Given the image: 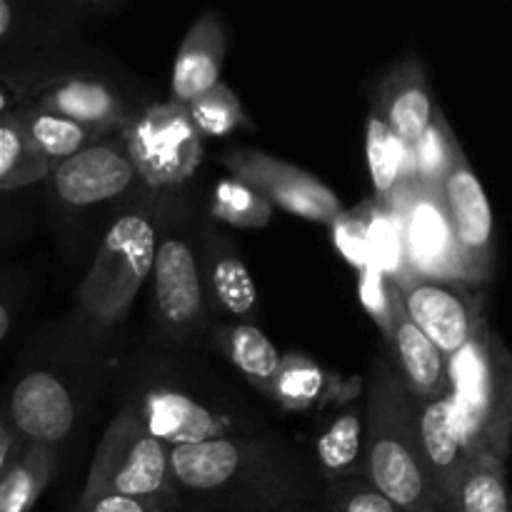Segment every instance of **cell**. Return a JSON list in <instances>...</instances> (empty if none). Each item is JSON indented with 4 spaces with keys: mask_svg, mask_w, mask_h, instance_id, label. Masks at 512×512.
I'll list each match as a JSON object with an SVG mask.
<instances>
[{
    "mask_svg": "<svg viewBox=\"0 0 512 512\" xmlns=\"http://www.w3.org/2000/svg\"><path fill=\"white\" fill-rule=\"evenodd\" d=\"M108 0L23 3L0 0V70H40L43 55L63 43L80 23L98 13H115Z\"/></svg>",
    "mask_w": 512,
    "mask_h": 512,
    "instance_id": "9c48e42d",
    "label": "cell"
},
{
    "mask_svg": "<svg viewBox=\"0 0 512 512\" xmlns=\"http://www.w3.org/2000/svg\"><path fill=\"white\" fill-rule=\"evenodd\" d=\"M325 375L313 360L303 355H283V365L273 385V403L288 410H308L325 390Z\"/></svg>",
    "mask_w": 512,
    "mask_h": 512,
    "instance_id": "d6a6232c",
    "label": "cell"
},
{
    "mask_svg": "<svg viewBox=\"0 0 512 512\" xmlns=\"http://www.w3.org/2000/svg\"><path fill=\"white\" fill-rule=\"evenodd\" d=\"M48 180L55 198L68 208H93V205L110 203L143 185L120 130L103 135L73 158L55 163Z\"/></svg>",
    "mask_w": 512,
    "mask_h": 512,
    "instance_id": "4fadbf2b",
    "label": "cell"
},
{
    "mask_svg": "<svg viewBox=\"0 0 512 512\" xmlns=\"http://www.w3.org/2000/svg\"><path fill=\"white\" fill-rule=\"evenodd\" d=\"M200 275L208 310L250 323L258 318V288L238 245L218 225H200Z\"/></svg>",
    "mask_w": 512,
    "mask_h": 512,
    "instance_id": "e0dca14e",
    "label": "cell"
},
{
    "mask_svg": "<svg viewBox=\"0 0 512 512\" xmlns=\"http://www.w3.org/2000/svg\"><path fill=\"white\" fill-rule=\"evenodd\" d=\"M178 512H248L318 500L313 473L278 438L213 440L168 448Z\"/></svg>",
    "mask_w": 512,
    "mask_h": 512,
    "instance_id": "6da1fadb",
    "label": "cell"
},
{
    "mask_svg": "<svg viewBox=\"0 0 512 512\" xmlns=\"http://www.w3.org/2000/svg\"><path fill=\"white\" fill-rule=\"evenodd\" d=\"M70 512H178L170 505L158 503L148 498H128V495H80L78 503Z\"/></svg>",
    "mask_w": 512,
    "mask_h": 512,
    "instance_id": "8d00e7d4",
    "label": "cell"
},
{
    "mask_svg": "<svg viewBox=\"0 0 512 512\" xmlns=\"http://www.w3.org/2000/svg\"><path fill=\"white\" fill-rule=\"evenodd\" d=\"M438 195L448 215L463 283H490L495 275L493 208L463 148L455 153L448 173L440 180Z\"/></svg>",
    "mask_w": 512,
    "mask_h": 512,
    "instance_id": "30bf717a",
    "label": "cell"
},
{
    "mask_svg": "<svg viewBox=\"0 0 512 512\" xmlns=\"http://www.w3.org/2000/svg\"><path fill=\"white\" fill-rule=\"evenodd\" d=\"M3 415L20 440L60 448L78 423V395L63 375L33 368L13 385Z\"/></svg>",
    "mask_w": 512,
    "mask_h": 512,
    "instance_id": "2e32d148",
    "label": "cell"
},
{
    "mask_svg": "<svg viewBox=\"0 0 512 512\" xmlns=\"http://www.w3.org/2000/svg\"><path fill=\"white\" fill-rule=\"evenodd\" d=\"M223 165L235 180L263 195L273 208L310 223L330 225L345 210L338 193L323 180L263 150L233 148L223 155Z\"/></svg>",
    "mask_w": 512,
    "mask_h": 512,
    "instance_id": "8fae6325",
    "label": "cell"
},
{
    "mask_svg": "<svg viewBox=\"0 0 512 512\" xmlns=\"http://www.w3.org/2000/svg\"><path fill=\"white\" fill-rule=\"evenodd\" d=\"M23 105L63 115L103 135L120 130L135 115L113 80L88 70L45 75L40 70L30 80Z\"/></svg>",
    "mask_w": 512,
    "mask_h": 512,
    "instance_id": "5bb4252c",
    "label": "cell"
},
{
    "mask_svg": "<svg viewBox=\"0 0 512 512\" xmlns=\"http://www.w3.org/2000/svg\"><path fill=\"white\" fill-rule=\"evenodd\" d=\"M20 130H23L25 140L30 148L53 168L55 163L73 158L83 148L93 145L95 140L103 138V133L85 125L73 123V120L63 118V115L48 113V110L33 108V105H20L15 110Z\"/></svg>",
    "mask_w": 512,
    "mask_h": 512,
    "instance_id": "484cf974",
    "label": "cell"
},
{
    "mask_svg": "<svg viewBox=\"0 0 512 512\" xmlns=\"http://www.w3.org/2000/svg\"><path fill=\"white\" fill-rule=\"evenodd\" d=\"M410 323L445 355L453 358L470 338L478 318L480 303L468 293V285L458 280L415 278L395 285Z\"/></svg>",
    "mask_w": 512,
    "mask_h": 512,
    "instance_id": "9a60e30c",
    "label": "cell"
},
{
    "mask_svg": "<svg viewBox=\"0 0 512 512\" xmlns=\"http://www.w3.org/2000/svg\"><path fill=\"white\" fill-rule=\"evenodd\" d=\"M225 53H228V30L215 10H203L185 33L170 73V100L188 105L205 90L220 83Z\"/></svg>",
    "mask_w": 512,
    "mask_h": 512,
    "instance_id": "ffe728a7",
    "label": "cell"
},
{
    "mask_svg": "<svg viewBox=\"0 0 512 512\" xmlns=\"http://www.w3.org/2000/svg\"><path fill=\"white\" fill-rule=\"evenodd\" d=\"M158 233V193L135 200L105 233L103 245L78 288L80 328L93 340L113 333L128 318L150 278Z\"/></svg>",
    "mask_w": 512,
    "mask_h": 512,
    "instance_id": "3957f363",
    "label": "cell"
},
{
    "mask_svg": "<svg viewBox=\"0 0 512 512\" xmlns=\"http://www.w3.org/2000/svg\"><path fill=\"white\" fill-rule=\"evenodd\" d=\"M48 173L50 165L30 148L15 113L0 120V193L40 183Z\"/></svg>",
    "mask_w": 512,
    "mask_h": 512,
    "instance_id": "f1b7e54d",
    "label": "cell"
},
{
    "mask_svg": "<svg viewBox=\"0 0 512 512\" xmlns=\"http://www.w3.org/2000/svg\"><path fill=\"white\" fill-rule=\"evenodd\" d=\"M125 400L165 448L275 435L240 398L223 400L215 388H198L188 380H140Z\"/></svg>",
    "mask_w": 512,
    "mask_h": 512,
    "instance_id": "8992f818",
    "label": "cell"
},
{
    "mask_svg": "<svg viewBox=\"0 0 512 512\" xmlns=\"http://www.w3.org/2000/svg\"><path fill=\"white\" fill-rule=\"evenodd\" d=\"M363 478L405 512H445L420 453L413 400L388 358L375 360L370 373L363 410Z\"/></svg>",
    "mask_w": 512,
    "mask_h": 512,
    "instance_id": "7a4b0ae2",
    "label": "cell"
},
{
    "mask_svg": "<svg viewBox=\"0 0 512 512\" xmlns=\"http://www.w3.org/2000/svg\"><path fill=\"white\" fill-rule=\"evenodd\" d=\"M413 400V398H410ZM415 430H418L420 453H423L425 470H428L433 488L440 503H448L453 485L458 480L460 468L465 463L463 433H460L458 408L453 393H445L433 400H413Z\"/></svg>",
    "mask_w": 512,
    "mask_h": 512,
    "instance_id": "d6986e66",
    "label": "cell"
},
{
    "mask_svg": "<svg viewBox=\"0 0 512 512\" xmlns=\"http://www.w3.org/2000/svg\"><path fill=\"white\" fill-rule=\"evenodd\" d=\"M273 220V205L235 178H223L208 195V223H225L233 228H265Z\"/></svg>",
    "mask_w": 512,
    "mask_h": 512,
    "instance_id": "83f0119b",
    "label": "cell"
},
{
    "mask_svg": "<svg viewBox=\"0 0 512 512\" xmlns=\"http://www.w3.org/2000/svg\"><path fill=\"white\" fill-rule=\"evenodd\" d=\"M188 210L173 193H158V233L150 268V310L155 338L165 348H185L208 333V303L200 275V230L193 235Z\"/></svg>",
    "mask_w": 512,
    "mask_h": 512,
    "instance_id": "277c9868",
    "label": "cell"
},
{
    "mask_svg": "<svg viewBox=\"0 0 512 512\" xmlns=\"http://www.w3.org/2000/svg\"><path fill=\"white\" fill-rule=\"evenodd\" d=\"M460 150L458 138H455L453 128L448 125L445 115L440 108H435L433 120L425 128V133L410 148V158H413V178L420 185L430 190H438L440 180L448 173L450 163H453L455 153Z\"/></svg>",
    "mask_w": 512,
    "mask_h": 512,
    "instance_id": "1f68e13d",
    "label": "cell"
},
{
    "mask_svg": "<svg viewBox=\"0 0 512 512\" xmlns=\"http://www.w3.org/2000/svg\"><path fill=\"white\" fill-rule=\"evenodd\" d=\"M313 455L323 483L345 475H363V410L348 408L335 413L315 435Z\"/></svg>",
    "mask_w": 512,
    "mask_h": 512,
    "instance_id": "4316f807",
    "label": "cell"
},
{
    "mask_svg": "<svg viewBox=\"0 0 512 512\" xmlns=\"http://www.w3.org/2000/svg\"><path fill=\"white\" fill-rule=\"evenodd\" d=\"M368 255L370 265L378 268L393 285L410 278L398 215L393 208L378 205L375 200H368Z\"/></svg>",
    "mask_w": 512,
    "mask_h": 512,
    "instance_id": "f546056e",
    "label": "cell"
},
{
    "mask_svg": "<svg viewBox=\"0 0 512 512\" xmlns=\"http://www.w3.org/2000/svg\"><path fill=\"white\" fill-rule=\"evenodd\" d=\"M100 493L158 500L178 510L168 448L150 435L128 400L105 428L80 495Z\"/></svg>",
    "mask_w": 512,
    "mask_h": 512,
    "instance_id": "52a82bcc",
    "label": "cell"
},
{
    "mask_svg": "<svg viewBox=\"0 0 512 512\" xmlns=\"http://www.w3.org/2000/svg\"><path fill=\"white\" fill-rule=\"evenodd\" d=\"M18 448H20V438L15 435V430L10 428V423L3 415V408H0V475H3L5 465L13 460V455L18 453Z\"/></svg>",
    "mask_w": 512,
    "mask_h": 512,
    "instance_id": "f35d334b",
    "label": "cell"
},
{
    "mask_svg": "<svg viewBox=\"0 0 512 512\" xmlns=\"http://www.w3.org/2000/svg\"><path fill=\"white\" fill-rule=\"evenodd\" d=\"M445 512H510L505 460L490 450L465 455Z\"/></svg>",
    "mask_w": 512,
    "mask_h": 512,
    "instance_id": "cb8c5ba5",
    "label": "cell"
},
{
    "mask_svg": "<svg viewBox=\"0 0 512 512\" xmlns=\"http://www.w3.org/2000/svg\"><path fill=\"white\" fill-rule=\"evenodd\" d=\"M15 323V313H13V303H10L8 295L0 290V345L5 343V338L10 335Z\"/></svg>",
    "mask_w": 512,
    "mask_h": 512,
    "instance_id": "60d3db41",
    "label": "cell"
},
{
    "mask_svg": "<svg viewBox=\"0 0 512 512\" xmlns=\"http://www.w3.org/2000/svg\"><path fill=\"white\" fill-rule=\"evenodd\" d=\"M38 73L40 70H0V120L25 103L30 80Z\"/></svg>",
    "mask_w": 512,
    "mask_h": 512,
    "instance_id": "74e56055",
    "label": "cell"
},
{
    "mask_svg": "<svg viewBox=\"0 0 512 512\" xmlns=\"http://www.w3.org/2000/svg\"><path fill=\"white\" fill-rule=\"evenodd\" d=\"M330 238L335 250L345 258V263L355 270L370 265L368 255V200L358 208L343 210L338 218L330 223Z\"/></svg>",
    "mask_w": 512,
    "mask_h": 512,
    "instance_id": "e575fe53",
    "label": "cell"
},
{
    "mask_svg": "<svg viewBox=\"0 0 512 512\" xmlns=\"http://www.w3.org/2000/svg\"><path fill=\"white\" fill-rule=\"evenodd\" d=\"M390 350H393L395 375L400 385L413 400H433L450 390V368L448 358L410 323L400 303L398 288L393 295V310H390V330L385 335Z\"/></svg>",
    "mask_w": 512,
    "mask_h": 512,
    "instance_id": "ac0fdd59",
    "label": "cell"
},
{
    "mask_svg": "<svg viewBox=\"0 0 512 512\" xmlns=\"http://www.w3.org/2000/svg\"><path fill=\"white\" fill-rule=\"evenodd\" d=\"M320 510L323 512H405L385 498L363 475L325 480L320 490Z\"/></svg>",
    "mask_w": 512,
    "mask_h": 512,
    "instance_id": "836d02e7",
    "label": "cell"
},
{
    "mask_svg": "<svg viewBox=\"0 0 512 512\" xmlns=\"http://www.w3.org/2000/svg\"><path fill=\"white\" fill-rule=\"evenodd\" d=\"M0 215H3V208H0Z\"/></svg>",
    "mask_w": 512,
    "mask_h": 512,
    "instance_id": "b9f144b4",
    "label": "cell"
},
{
    "mask_svg": "<svg viewBox=\"0 0 512 512\" xmlns=\"http://www.w3.org/2000/svg\"><path fill=\"white\" fill-rule=\"evenodd\" d=\"M365 155H368V170L373 180L370 200L390 208L395 190L405 178L413 175V158H410L408 145L388 128L375 105L365 120Z\"/></svg>",
    "mask_w": 512,
    "mask_h": 512,
    "instance_id": "d4e9b609",
    "label": "cell"
},
{
    "mask_svg": "<svg viewBox=\"0 0 512 512\" xmlns=\"http://www.w3.org/2000/svg\"><path fill=\"white\" fill-rule=\"evenodd\" d=\"M358 295L360 303H363L365 313L373 318V323L378 325L380 333L388 335L390 330V310H393V295L395 285L380 273L373 265H365L358 270Z\"/></svg>",
    "mask_w": 512,
    "mask_h": 512,
    "instance_id": "d590c367",
    "label": "cell"
},
{
    "mask_svg": "<svg viewBox=\"0 0 512 512\" xmlns=\"http://www.w3.org/2000/svg\"><path fill=\"white\" fill-rule=\"evenodd\" d=\"M448 368L465 453L490 450L500 460H508L512 360L485 315L475 323L473 338L448 360Z\"/></svg>",
    "mask_w": 512,
    "mask_h": 512,
    "instance_id": "5b68a950",
    "label": "cell"
},
{
    "mask_svg": "<svg viewBox=\"0 0 512 512\" xmlns=\"http://www.w3.org/2000/svg\"><path fill=\"white\" fill-rule=\"evenodd\" d=\"M138 178L150 193H173L203 160V138L185 105L163 100L145 105L120 128Z\"/></svg>",
    "mask_w": 512,
    "mask_h": 512,
    "instance_id": "ba28073f",
    "label": "cell"
},
{
    "mask_svg": "<svg viewBox=\"0 0 512 512\" xmlns=\"http://www.w3.org/2000/svg\"><path fill=\"white\" fill-rule=\"evenodd\" d=\"M373 105L383 115L388 128L408 148H413V143L425 133L435 108H438L430 95L428 75H425L423 60L418 53L405 55L385 70Z\"/></svg>",
    "mask_w": 512,
    "mask_h": 512,
    "instance_id": "44dd1931",
    "label": "cell"
},
{
    "mask_svg": "<svg viewBox=\"0 0 512 512\" xmlns=\"http://www.w3.org/2000/svg\"><path fill=\"white\" fill-rule=\"evenodd\" d=\"M248 512H323V510H320V498H318V500H288V503H278V505H270V508L248 510Z\"/></svg>",
    "mask_w": 512,
    "mask_h": 512,
    "instance_id": "ab89813d",
    "label": "cell"
},
{
    "mask_svg": "<svg viewBox=\"0 0 512 512\" xmlns=\"http://www.w3.org/2000/svg\"><path fill=\"white\" fill-rule=\"evenodd\" d=\"M58 465L60 448L20 440L18 453L0 475V512H33L53 483Z\"/></svg>",
    "mask_w": 512,
    "mask_h": 512,
    "instance_id": "603a6c76",
    "label": "cell"
},
{
    "mask_svg": "<svg viewBox=\"0 0 512 512\" xmlns=\"http://www.w3.org/2000/svg\"><path fill=\"white\" fill-rule=\"evenodd\" d=\"M390 208L398 215L408 273L415 278L463 283L455 240L438 190L425 188L410 175L395 190Z\"/></svg>",
    "mask_w": 512,
    "mask_h": 512,
    "instance_id": "7c38bea8",
    "label": "cell"
},
{
    "mask_svg": "<svg viewBox=\"0 0 512 512\" xmlns=\"http://www.w3.org/2000/svg\"><path fill=\"white\" fill-rule=\"evenodd\" d=\"M210 340L223 358L258 390L263 398H273V385L283 365V355L273 340L255 323H218L208 328Z\"/></svg>",
    "mask_w": 512,
    "mask_h": 512,
    "instance_id": "7402d4cb",
    "label": "cell"
},
{
    "mask_svg": "<svg viewBox=\"0 0 512 512\" xmlns=\"http://www.w3.org/2000/svg\"><path fill=\"white\" fill-rule=\"evenodd\" d=\"M190 120L198 128L200 138H225L240 128H253V120L245 113L238 95L220 80L203 95L185 105Z\"/></svg>",
    "mask_w": 512,
    "mask_h": 512,
    "instance_id": "4dcf8cb0",
    "label": "cell"
}]
</instances>
